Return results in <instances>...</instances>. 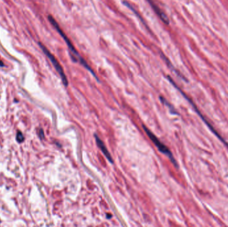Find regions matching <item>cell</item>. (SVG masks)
Instances as JSON below:
<instances>
[{
	"instance_id": "277c9868",
	"label": "cell",
	"mask_w": 228,
	"mask_h": 227,
	"mask_svg": "<svg viewBox=\"0 0 228 227\" xmlns=\"http://www.w3.org/2000/svg\"><path fill=\"white\" fill-rule=\"evenodd\" d=\"M168 79H169V81L171 83V84L173 85H174V87H176V88H177V89L179 91V92L182 94V95H183V97H185L186 99H187V100H188L189 102H190V103L191 105H192V107L194 108V109H195L197 113V114H198L199 117L202 119L203 121H204V122L205 124H207V125L208 126V127H209V128H210V129L211 130V131H212L214 135H215L217 137H218V138H219V139L220 140V141H221V142L223 143L224 144V145H226V146H227V147L228 148V143H226V141L224 140V139H223V138L221 137V135L218 133V132H217L216 130L213 128V127L212 125V124H211L209 123V121H207L206 119H205V118L204 117V115H203L202 114V113L199 112V109H197V107L196 106V105L193 103V102L192 101H191V99H190V98H189L188 97L187 95H186L183 92V91H182V90H181V89H180V88H179L178 86H177V85L176 83H175V82L174 81V80L172 79L170 77L168 76Z\"/></svg>"
},
{
	"instance_id": "5b68a950",
	"label": "cell",
	"mask_w": 228,
	"mask_h": 227,
	"mask_svg": "<svg viewBox=\"0 0 228 227\" xmlns=\"http://www.w3.org/2000/svg\"><path fill=\"white\" fill-rule=\"evenodd\" d=\"M94 136H95V139H96L97 145H98V146L100 150L102 151V153H104V155L105 156V157L107 158V159L109 160V161L111 163H113V160L112 157V156H111V155L109 151L107 150L106 146L105 145L104 141H103L101 139H100V138L96 134L94 135Z\"/></svg>"
},
{
	"instance_id": "8992f818",
	"label": "cell",
	"mask_w": 228,
	"mask_h": 227,
	"mask_svg": "<svg viewBox=\"0 0 228 227\" xmlns=\"http://www.w3.org/2000/svg\"><path fill=\"white\" fill-rule=\"evenodd\" d=\"M160 101H162L163 104H165L167 107H169V109H170V111L171 113H173V114H178L177 112L176 111V110L175 109V108L174 107L173 105H171L170 103H169L165 98L163 97L162 96H160Z\"/></svg>"
},
{
	"instance_id": "6da1fadb",
	"label": "cell",
	"mask_w": 228,
	"mask_h": 227,
	"mask_svg": "<svg viewBox=\"0 0 228 227\" xmlns=\"http://www.w3.org/2000/svg\"><path fill=\"white\" fill-rule=\"evenodd\" d=\"M48 20L49 21V22H50V23H51V24L52 25V26L55 27V29L57 30V31L59 33L60 35L62 36L63 40H64V41H65V43L67 44V45H68L69 49L71 52V57L72 60H73L74 62H79L83 66V67L87 69L88 71H90L91 73L93 75V76L95 77L98 80V78L96 75V74L93 72V71L92 70V69H91L90 67V65L88 64V63L86 62L83 59L81 56H80V55L79 54V53L77 52V51L76 49V48H74V46L73 44H72V43L71 42V41L69 40V39L68 38V36L66 35V34H65V33L63 31V30L60 27L59 24L57 23V22L55 21V19L54 18H53L51 15H48Z\"/></svg>"
},
{
	"instance_id": "52a82bcc",
	"label": "cell",
	"mask_w": 228,
	"mask_h": 227,
	"mask_svg": "<svg viewBox=\"0 0 228 227\" xmlns=\"http://www.w3.org/2000/svg\"><path fill=\"white\" fill-rule=\"evenodd\" d=\"M16 140L18 143H22L24 141V136L21 131H18L17 133Z\"/></svg>"
},
{
	"instance_id": "3957f363",
	"label": "cell",
	"mask_w": 228,
	"mask_h": 227,
	"mask_svg": "<svg viewBox=\"0 0 228 227\" xmlns=\"http://www.w3.org/2000/svg\"><path fill=\"white\" fill-rule=\"evenodd\" d=\"M39 45H40V47L41 49V50L43 51V53L46 54V56L49 58L50 62H51L53 65H54V67H55V70H56L57 73H59L61 79H62L63 84L64 85L65 87H68V78H67V77H66L65 74L64 73V71H63V67H62V65H61L60 63L58 62L57 59L55 57L54 55H53L48 50V48H47L45 45H43L41 42H39Z\"/></svg>"
},
{
	"instance_id": "9c48e42d",
	"label": "cell",
	"mask_w": 228,
	"mask_h": 227,
	"mask_svg": "<svg viewBox=\"0 0 228 227\" xmlns=\"http://www.w3.org/2000/svg\"><path fill=\"white\" fill-rule=\"evenodd\" d=\"M0 67H4V63L1 60H0Z\"/></svg>"
},
{
	"instance_id": "7a4b0ae2",
	"label": "cell",
	"mask_w": 228,
	"mask_h": 227,
	"mask_svg": "<svg viewBox=\"0 0 228 227\" xmlns=\"http://www.w3.org/2000/svg\"><path fill=\"white\" fill-rule=\"evenodd\" d=\"M143 128L144 129V131H145L147 135V136H148L149 139H151L153 143L156 146V147L158 149V150H159L161 153L164 154L165 155L168 157L169 159H170L171 163L175 165V167H178V165H177L176 160L175 159L173 154H172L171 151L168 149V146L164 145L162 142H161L160 139H158V138L155 136V135L153 133L150 131L148 128H147L145 125H143Z\"/></svg>"
},
{
	"instance_id": "ba28073f",
	"label": "cell",
	"mask_w": 228,
	"mask_h": 227,
	"mask_svg": "<svg viewBox=\"0 0 228 227\" xmlns=\"http://www.w3.org/2000/svg\"><path fill=\"white\" fill-rule=\"evenodd\" d=\"M39 136H40V138L41 139H44V137H45V135H44V132L43 131V129H40V131H39Z\"/></svg>"
}]
</instances>
